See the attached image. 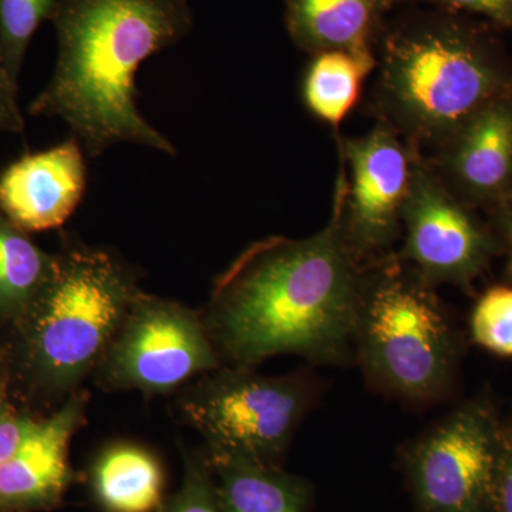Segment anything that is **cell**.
I'll return each mask as SVG.
<instances>
[{"label": "cell", "instance_id": "6da1fadb", "mask_svg": "<svg viewBox=\"0 0 512 512\" xmlns=\"http://www.w3.org/2000/svg\"><path fill=\"white\" fill-rule=\"evenodd\" d=\"M345 181L340 160L332 217L322 231L255 242L218 279L212 329L238 369L288 353L318 365L353 356L367 264L353 254L343 228Z\"/></svg>", "mask_w": 512, "mask_h": 512}, {"label": "cell", "instance_id": "7a4b0ae2", "mask_svg": "<svg viewBox=\"0 0 512 512\" xmlns=\"http://www.w3.org/2000/svg\"><path fill=\"white\" fill-rule=\"evenodd\" d=\"M52 22L55 72L30 113L62 119L92 158L121 143L175 156L138 110L136 74L191 32L188 0H62Z\"/></svg>", "mask_w": 512, "mask_h": 512}, {"label": "cell", "instance_id": "3957f363", "mask_svg": "<svg viewBox=\"0 0 512 512\" xmlns=\"http://www.w3.org/2000/svg\"><path fill=\"white\" fill-rule=\"evenodd\" d=\"M501 30L464 13L400 5L376 45L370 110L412 146L436 150L491 101L512 92Z\"/></svg>", "mask_w": 512, "mask_h": 512}, {"label": "cell", "instance_id": "277c9868", "mask_svg": "<svg viewBox=\"0 0 512 512\" xmlns=\"http://www.w3.org/2000/svg\"><path fill=\"white\" fill-rule=\"evenodd\" d=\"M397 252L367 264L353 355L377 392L414 406L453 390L463 340L440 301Z\"/></svg>", "mask_w": 512, "mask_h": 512}, {"label": "cell", "instance_id": "5b68a950", "mask_svg": "<svg viewBox=\"0 0 512 512\" xmlns=\"http://www.w3.org/2000/svg\"><path fill=\"white\" fill-rule=\"evenodd\" d=\"M137 291L106 252L76 247L55 258L37 293L33 348L56 382L79 379L109 346Z\"/></svg>", "mask_w": 512, "mask_h": 512}, {"label": "cell", "instance_id": "8992f818", "mask_svg": "<svg viewBox=\"0 0 512 512\" xmlns=\"http://www.w3.org/2000/svg\"><path fill=\"white\" fill-rule=\"evenodd\" d=\"M318 393L306 375L262 377L235 367L197 390L187 413L210 441L215 463L274 466Z\"/></svg>", "mask_w": 512, "mask_h": 512}, {"label": "cell", "instance_id": "52a82bcc", "mask_svg": "<svg viewBox=\"0 0 512 512\" xmlns=\"http://www.w3.org/2000/svg\"><path fill=\"white\" fill-rule=\"evenodd\" d=\"M504 423L488 394L407 444L402 467L417 512H491Z\"/></svg>", "mask_w": 512, "mask_h": 512}, {"label": "cell", "instance_id": "ba28073f", "mask_svg": "<svg viewBox=\"0 0 512 512\" xmlns=\"http://www.w3.org/2000/svg\"><path fill=\"white\" fill-rule=\"evenodd\" d=\"M403 247L397 255L430 285L473 293L474 281L504 251L494 227L456 197L417 151L403 210Z\"/></svg>", "mask_w": 512, "mask_h": 512}, {"label": "cell", "instance_id": "9c48e42d", "mask_svg": "<svg viewBox=\"0 0 512 512\" xmlns=\"http://www.w3.org/2000/svg\"><path fill=\"white\" fill-rule=\"evenodd\" d=\"M339 151L350 170L342 202L346 239L356 258L370 264L392 254L402 237L403 210L419 148L377 120L365 136L339 137Z\"/></svg>", "mask_w": 512, "mask_h": 512}, {"label": "cell", "instance_id": "30bf717a", "mask_svg": "<svg viewBox=\"0 0 512 512\" xmlns=\"http://www.w3.org/2000/svg\"><path fill=\"white\" fill-rule=\"evenodd\" d=\"M217 363L204 328L190 312L137 293L111 345L109 375L124 386L164 392Z\"/></svg>", "mask_w": 512, "mask_h": 512}, {"label": "cell", "instance_id": "8fae6325", "mask_svg": "<svg viewBox=\"0 0 512 512\" xmlns=\"http://www.w3.org/2000/svg\"><path fill=\"white\" fill-rule=\"evenodd\" d=\"M427 157L448 190L490 211L512 194V92L474 114Z\"/></svg>", "mask_w": 512, "mask_h": 512}, {"label": "cell", "instance_id": "7c38bea8", "mask_svg": "<svg viewBox=\"0 0 512 512\" xmlns=\"http://www.w3.org/2000/svg\"><path fill=\"white\" fill-rule=\"evenodd\" d=\"M87 167L82 144L69 138L26 154L0 175V211L25 232L60 227L82 201Z\"/></svg>", "mask_w": 512, "mask_h": 512}, {"label": "cell", "instance_id": "4fadbf2b", "mask_svg": "<svg viewBox=\"0 0 512 512\" xmlns=\"http://www.w3.org/2000/svg\"><path fill=\"white\" fill-rule=\"evenodd\" d=\"M397 0H285V26L311 56L348 52L376 59V45Z\"/></svg>", "mask_w": 512, "mask_h": 512}, {"label": "cell", "instance_id": "5bb4252c", "mask_svg": "<svg viewBox=\"0 0 512 512\" xmlns=\"http://www.w3.org/2000/svg\"><path fill=\"white\" fill-rule=\"evenodd\" d=\"M79 400L37 424L18 453L0 466V504H30L55 497L67 481V447L79 421Z\"/></svg>", "mask_w": 512, "mask_h": 512}, {"label": "cell", "instance_id": "9a60e30c", "mask_svg": "<svg viewBox=\"0 0 512 512\" xmlns=\"http://www.w3.org/2000/svg\"><path fill=\"white\" fill-rule=\"evenodd\" d=\"M217 467L224 512H308L312 490L306 481L247 461H222Z\"/></svg>", "mask_w": 512, "mask_h": 512}, {"label": "cell", "instance_id": "2e32d148", "mask_svg": "<svg viewBox=\"0 0 512 512\" xmlns=\"http://www.w3.org/2000/svg\"><path fill=\"white\" fill-rule=\"evenodd\" d=\"M94 488L110 512H151L163 495V473L144 448L123 444L101 456L94 470Z\"/></svg>", "mask_w": 512, "mask_h": 512}, {"label": "cell", "instance_id": "e0dca14e", "mask_svg": "<svg viewBox=\"0 0 512 512\" xmlns=\"http://www.w3.org/2000/svg\"><path fill=\"white\" fill-rule=\"evenodd\" d=\"M375 69L376 59L348 52L312 56L302 82L306 109L322 123L338 128L356 106L366 77Z\"/></svg>", "mask_w": 512, "mask_h": 512}, {"label": "cell", "instance_id": "ac0fdd59", "mask_svg": "<svg viewBox=\"0 0 512 512\" xmlns=\"http://www.w3.org/2000/svg\"><path fill=\"white\" fill-rule=\"evenodd\" d=\"M55 258L30 241L0 211V309L18 311L35 301L46 284Z\"/></svg>", "mask_w": 512, "mask_h": 512}, {"label": "cell", "instance_id": "d6986e66", "mask_svg": "<svg viewBox=\"0 0 512 512\" xmlns=\"http://www.w3.org/2000/svg\"><path fill=\"white\" fill-rule=\"evenodd\" d=\"M62 0H0V62L19 84L23 60L36 30L53 20Z\"/></svg>", "mask_w": 512, "mask_h": 512}, {"label": "cell", "instance_id": "ffe728a7", "mask_svg": "<svg viewBox=\"0 0 512 512\" xmlns=\"http://www.w3.org/2000/svg\"><path fill=\"white\" fill-rule=\"evenodd\" d=\"M476 345L500 357H512V285L491 286L477 299L470 315Z\"/></svg>", "mask_w": 512, "mask_h": 512}, {"label": "cell", "instance_id": "44dd1931", "mask_svg": "<svg viewBox=\"0 0 512 512\" xmlns=\"http://www.w3.org/2000/svg\"><path fill=\"white\" fill-rule=\"evenodd\" d=\"M400 5H421L464 13L483 19L494 28L512 33V0H397Z\"/></svg>", "mask_w": 512, "mask_h": 512}, {"label": "cell", "instance_id": "7402d4cb", "mask_svg": "<svg viewBox=\"0 0 512 512\" xmlns=\"http://www.w3.org/2000/svg\"><path fill=\"white\" fill-rule=\"evenodd\" d=\"M491 512H512V423H504L500 457L495 470Z\"/></svg>", "mask_w": 512, "mask_h": 512}, {"label": "cell", "instance_id": "603a6c76", "mask_svg": "<svg viewBox=\"0 0 512 512\" xmlns=\"http://www.w3.org/2000/svg\"><path fill=\"white\" fill-rule=\"evenodd\" d=\"M164 512H224L218 495L212 493L207 481L197 474L188 480L183 493Z\"/></svg>", "mask_w": 512, "mask_h": 512}, {"label": "cell", "instance_id": "cb8c5ba5", "mask_svg": "<svg viewBox=\"0 0 512 512\" xmlns=\"http://www.w3.org/2000/svg\"><path fill=\"white\" fill-rule=\"evenodd\" d=\"M35 421L16 416L9 410H0V466L18 453L19 448L35 431Z\"/></svg>", "mask_w": 512, "mask_h": 512}, {"label": "cell", "instance_id": "d4e9b609", "mask_svg": "<svg viewBox=\"0 0 512 512\" xmlns=\"http://www.w3.org/2000/svg\"><path fill=\"white\" fill-rule=\"evenodd\" d=\"M18 92L19 84L10 79L8 70L0 62V134H20L25 130Z\"/></svg>", "mask_w": 512, "mask_h": 512}, {"label": "cell", "instance_id": "484cf974", "mask_svg": "<svg viewBox=\"0 0 512 512\" xmlns=\"http://www.w3.org/2000/svg\"><path fill=\"white\" fill-rule=\"evenodd\" d=\"M488 212L493 217V227L500 235L504 251L507 252L504 281L505 284L512 285V194Z\"/></svg>", "mask_w": 512, "mask_h": 512}]
</instances>
